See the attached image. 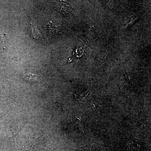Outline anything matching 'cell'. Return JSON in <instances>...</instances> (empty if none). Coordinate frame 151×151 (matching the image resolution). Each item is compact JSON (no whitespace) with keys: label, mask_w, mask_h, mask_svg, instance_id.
<instances>
[{"label":"cell","mask_w":151,"mask_h":151,"mask_svg":"<svg viewBox=\"0 0 151 151\" xmlns=\"http://www.w3.org/2000/svg\"><path fill=\"white\" fill-rule=\"evenodd\" d=\"M31 29L32 34L34 38L35 39L38 38L40 37V32L38 27L36 25L32 24Z\"/></svg>","instance_id":"2"},{"label":"cell","mask_w":151,"mask_h":151,"mask_svg":"<svg viewBox=\"0 0 151 151\" xmlns=\"http://www.w3.org/2000/svg\"><path fill=\"white\" fill-rule=\"evenodd\" d=\"M7 45L8 40L6 36L4 34L0 33V52L6 49Z\"/></svg>","instance_id":"1"}]
</instances>
